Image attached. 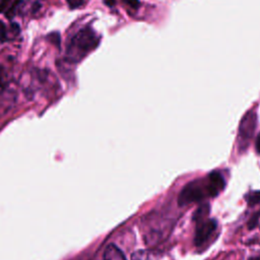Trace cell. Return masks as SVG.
<instances>
[{
	"instance_id": "cell-1",
	"label": "cell",
	"mask_w": 260,
	"mask_h": 260,
	"mask_svg": "<svg viewBox=\"0 0 260 260\" xmlns=\"http://www.w3.org/2000/svg\"><path fill=\"white\" fill-rule=\"evenodd\" d=\"M224 187L225 180L222 174L218 171H212L206 178L194 179L187 183L178 195V205L184 207L191 203L216 197Z\"/></svg>"
},
{
	"instance_id": "cell-2",
	"label": "cell",
	"mask_w": 260,
	"mask_h": 260,
	"mask_svg": "<svg viewBox=\"0 0 260 260\" xmlns=\"http://www.w3.org/2000/svg\"><path fill=\"white\" fill-rule=\"evenodd\" d=\"M100 36L90 27L79 29L70 40L67 46V56L71 61L78 62L87 53L98 47Z\"/></svg>"
},
{
	"instance_id": "cell-3",
	"label": "cell",
	"mask_w": 260,
	"mask_h": 260,
	"mask_svg": "<svg viewBox=\"0 0 260 260\" xmlns=\"http://www.w3.org/2000/svg\"><path fill=\"white\" fill-rule=\"evenodd\" d=\"M209 212L210 205L208 203H205L201 204L193 213V220L196 223L194 245L198 249L202 248L209 242L218 226L217 220L208 216Z\"/></svg>"
},
{
	"instance_id": "cell-4",
	"label": "cell",
	"mask_w": 260,
	"mask_h": 260,
	"mask_svg": "<svg viewBox=\"0 0 260 260\" xmlns=\"http://www.w3.org/2000/svg\"><path fill=\"white\" fill-rule=\"evenodd\" d=\"M257 127V114L254 110L248 111L242 118L239 132H238V144L240 150H245L250 144L251 139L254 136Z\"/></svg>"
},
{
	"instance_id": "cell-5",
	"label": "cell",
	"mask_w": 260,
	"mask_h": 260,
	"mask_svg": "<svg viewBox=\"0 0 260 260\" xmlns=\"http://www.w3.org/2000/svg\"><path fill=\"white\" fill-rule=\"evenodd\" d=\"M103 260H127V259L120 248H118L114 244H110L106 247L104 251Z\"/></svg>"
},
{
	"instance_id": "cell-6",
	"label": "cell",
	"mask_w": 260,
	"mask_h": 260,
	"mask_svg": "<svg viewBox=\"0 0 260 260\" xmlns=\"http://www.w3.org/2000/svg\"><path fill=\"white\" fill-rule=\"evenodd\" d=\"M131 260H158V255L147 250H137L131 255Z\"/></svg>"
},
{
	"instance_id": "cell-7",
	"label": "cell",
	"mask_w": 260,
	"mask_h": 260,
	"mask_svg": "<svg viewBox=\"0 0 260 260\" xmlns=\"http://www.w3.org/2000/svg\"><path fill=\"white\" fill-rule=\"evenodd\" d=\"M244 199L250 207L258 205L260 203V190H250L244 195Z\"/></svg>"
},
{
	"instance_id": "cell-8",
	"label": "cell",
	"mask_w": 260,
	"mask_h": 260,
	"mask_svg": "<svg viewBox=\"0 0 260 260\" xmlns=\"http://www.w3.org/2000/svg\"><path fill=\"white\" fill-rule=\"evenodd\" d=\"M21 3H22V0H14V1L11 3L10 7H9V8L7 9V11L5 12V15H6V17H7L8 19H11V18H13V17L15 16V14H16V12L18 11L19 6L21 5Z\"/></svg>"
},
{
	"instance_id": "cell-9",
	"label": "cell",
	"mask_w": 260,
	"mask_h": 260,
	"mask_svg": "<svg viewBox=\"0 0 260 260\" xmlns=\"http://www.w3.org/2000/svg\"><path fill=\"white\" fill-rule=\"evenodd\" d=\"M259 220H260V210L253 213L252 216L250 217V219L248 220V222H247L248 230L251 231V230H254L255 228H257L259 224Z\"/></svg>"
},
{
	"instance_id": "cell-10",
	"label": "cell",
	"mask_w": 260,
	"mask_h": 260,
	"mask_svg": "<svg viewBox=\"0 0 260 260\" xmlns=\"http://www.w3.org/2000/svg\"><path fill=\"white\" fill-rule=\"evenodd\" d=\"M47 39H48L53 45H55V46H57V47L60 46V36H59L58 32H52V34L48 35Z\"/></svg>"
},
{
	"instance_id": "cell-11",
	"label": "cell",
	"mask_w": 260,
	"mask_h": 260,
	"mask_svg": "<svg viewBox=\"0 0 260 260\" xmlns=\"http://www.w3.org/2000/svg\"><path fill=\"white\" fill-rule=\"evenodd\" d=\"M7 29L5 24L0 20V42L7 41Z\"/></svg>"
},
{
	"instance_id": "cell-12",
	"label": "cell",
	"mask_w": 260,
	"mask_h": 260,
	"mask_svg": "<svg viewBox=\"0 0 260 260\" xmlns=\"http://www.w3.org/2000/svg\"><path fill=\"white\" fill-rule=\"evenodd\" d=\"M68 6L71 8V9H74V8H77V7H80L84 0H66Z\"/></svg>"
},
{
	"instance_id": "cell-13",
	"label": "cell",
	"mask_w": 260,
	"mask_h": 260,
	"mask_svg": "<svg viewBox=\"0 0 260 260\" xmlns=\"http://www.w3.org/2000/svg\"><path fill=\"white\" fill-rule=\"evenodd\" d=\"M125 4L130 6L133 9H137L139 7V0H123Z\"/></svg>"
},
{
	"instance_id": "cell-14",
	"label": "cell",
	"mask_w": 260,
	"mask_h": 260,
	"mask_svg": "<svg viewBox=\"0 0 260 260\" xmlns=\"http://www.w3.org/2000/svg\"><path fill=\"white\" fill-rule=\"evenodd\" d=\"M11 0H0V13L4 11V9L7 7Z\"/></svg>"
},
{
	"instance_id": "cell-15",
	"label": "cell",
	"mask_w": 260,
	"mask_h": 260,
	"mask_svg": "<svg viewBox=\"0 0 260 260\" xmlns=\"http://www.w3.org/2000/svg\"><path fill=\"white\" fill-rule=\"evenodd\" d=\"M255 148H256L257 153L260 155V134H258V136H257V138H256V141H255Z\"/></svg>"
},
{
	"instance_id": "cell-16",
	"label": "cell",
	"mask_w": 260,
	"mask_h": 260,
	"mask_svg": "<svg viewBox=\"0 0 260 260\" xmlns=\"http://www.w3.org/2000/svg\"><path fill=\"white\" fill-rule=\"evenodd\" d=\"M104 2L107 6H110V7L114 6V4H115V0H104Z\"/></svg>"
},
{
	"instance_id": "cell-17",
	"label": "cell",
	"mask_w": 260,
	"mask_h": 260,
	"mask_svg": "<svg viewBox=\"0 0 260 260\" xmlns=\"http://www.w3.org/2000/svg\"><path fill=\"white\" fill-rule=\"evenodd\" d=\"M247 260H260V254H258V255H254V256H251V257H249Z\"/></svg>"
},
{
	"instance_id": "cell-18",
	"label": "cell",
	"mask_w": 260,
	"mask_h": 260,
	"mask_svg": "<svg viewBox=\"0 0 260 260\" xmlns=\"http://www.w3.org/2000/svg\"><path fill=\"white\" fill-rule=\"evenodd\" d=\"M2 76H3V67L0 66V83L2 81Z\"/></svg>"
}]
</instances>
